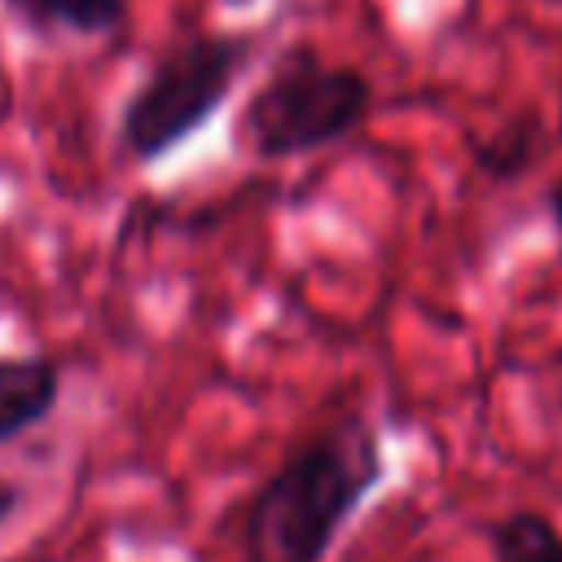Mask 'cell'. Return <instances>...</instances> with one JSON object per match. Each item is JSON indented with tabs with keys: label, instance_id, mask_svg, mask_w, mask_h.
I'll return each instance as SVG.
<instances>
[{
	"label": "cell",
	"instance_id": "cell-1",
	"mask_svg": "<svg viewBox=\"0 0 562 562\" xmlns=\"http://www.w3.org/2000/svg\"><path fill=\"white\" fill-rule=\"evenodd\" d=\"M373 422L347 413L303 439L241 509V562H325L351 514L382 487Z\"/></svg>",
	"mask_w": 562,
	"mask_h": 562
},
{
	"label": "cell",
	"instance_id": "cell-2",
	"mask_svg": "<svg viewBox=\"0 0 562 562\" xmlns=\"http://www.w3.org/2000/svg\"><path fill=\"white\" fill-rule=\"evenodd\" d=\"M373 105V83L356 66H334L316 44H290L268 79L246 97L233 145L255 158H299L351 136Z\"/></svg>",
	"mask_w": 562,
	"mask_h": 562
},
{
	"label": "cell",
	"instance_id": "cell-3",
	"mask_svg": "<svg viewBox=\"0 0 562 562\" xmlns=\"http://www.w3.org/2000/svg\"><path fill=\"white\" fill-rule=\"evenodd\" d=\"M255 57V35H189L171 44L149 75L132 88L119 114V145L132 162H158L202 132L228 92L237 88L246 61Z\"/></svg>",
	"mask_w": 562,
	"mask_h": 562
},
{
	"label": "cell",
	"instance_id": "cell-4",
	"mask_svg": "<svg viewBox=\"0 0 562 562\" xmlns=\"http://www.w3.org/2000/svg\"><path fill=\"white\" fill-rule=\"evenodd\" d=\"M61 400V364L53 356H0V443L35 430Z\"/></svg>",
	"mask_w": 562,
	"mask_h": 562
},
{
	"label": "cell",
	"instance_id": "cell-5",
	"mask_svg": "<svg viewBox=\"0 0 562 562\" xmlns=\"http://www.w3.org/2000/svg\"><path fill=\"white\" fill-rule=\"evenodd\" d=\"M544 119L540 110H518L509 114L501 127H492V136H483L474 145V167L479 176L496 180V184H514L518 176H527L536 167V158L544 154Z\"/></svg>",
	"mask_w": 562,
	"mask_h": 562
},
{
	"label": "cell",
	"instance_id": "cell-6",
	"mask_svg": "<svg viewBox=\"0 0 562 562\" xmlns=\"http://www.w3.org/2000/svg\"><path fill=\"white\" fill-rule=\"evenodd\" d=\"M492 562H562V531L540 509H509L487 527Z\"/></svg>",
	"mask_w": 562,
	"mask_h": 562
},
{
	"label": "cell",
	"instance_id": "cell-7",
	"mask_svg": "<svg viewBox=\"0 0 562 562\" xmlns=\"http://www.w3.org/2000/svg\"><path fill=\"white\" fill-rule=\"evenodd\" d=\"M18 9L48 31H70V35H110L127 18V0H18Z\"/></svg>",
	"mask_w": 562,
	"mask_h": 562
},
{
	"label": "cell",
	"instance_id": "cell-8",
	"mask_svg": "<svg viewBox=\"0 0 562 562\" xmlns=\"http://www.w3.org/2000/svg\"><path fill=\"white\" fill-rule=\"evenodd\" d=\"M22 501H26L22 483H13V479H4V474H0V527L22 509Z\"/></svg>",
	"mask_w": 562,
	"mask_h": 562
},
{
	"label": "cell",
	"instance_id": "cell-9",
	"mask_svg": "<svg viewBox=\"0 0 562 562\" xmlns=\"http://www.w3.org/2000/svg\"><path fill=\"white\" fill-rule=\"evenodd\" d=\"M549 215H553V224L562 228V184L549 189Z\"/></svg>",
	"mask_w": 562,
	"mask_h": 562
}]
</instances>
